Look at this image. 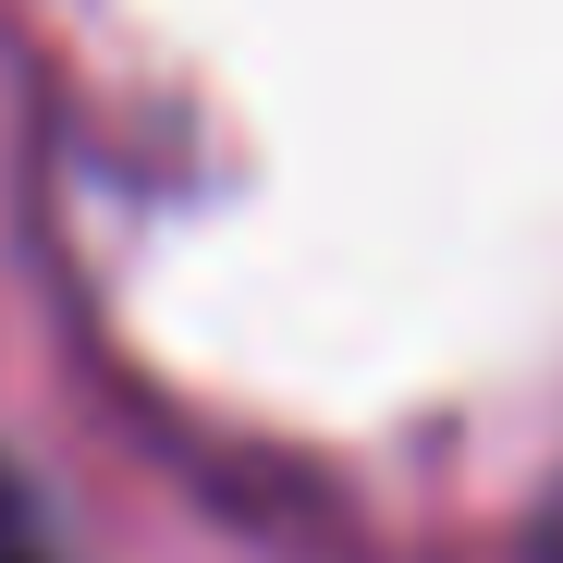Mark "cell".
Masks as SVG:
<instances>
[{
  "label": "cell",
  "instance_id": "1",
  "mask_svg": "<svg viewBox=\"0 0 563 563\" xmlns=\"http://www.w3.org/2000/svg\"><path fill=\"white\" fill-rule=\"evenodd\" d=\"M0 563H49V539H37V503L13 490V465H0Z\"/></svg>",
  "mask_w": 563,
  "mask_h": 563
},
{
  "label": "cell",
  "instance_id": "2",
  "mask_svg": "<svg viewBox=\"0 0 563 563\" xmlns=\"http://www.w3.org/2000/svg\"><path fill=\"white\" fill-rule=\"evenodd\" d=\"M539 563H563V503H551V527H539Z\"/></svg>",
  "mask_w": 563,
  "mask_h": 563
}]
</instances>
